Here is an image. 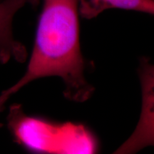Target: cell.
Returning <instances> with one entry per match:
<instances>
[{
  "instance_id": "1",
  "label": "cell",
  "mask_w": 154,
  "mask_h": 154,
  "mask_svg": "<svg viewBox=\"0 0 154 154\" xmlns=\"http://www.w3.org/2000/svg\"><path fill=\"white\" fill-rule=\"evenodd\" d=\"M78 0H43L33 50L24 76L2 91L0 103L34 80L62 79L67 99L83 102L94 88L84 75L85 61L80 47Z\"/></svg>"
},
{
  "instance_id": "2",
  "label": "cell",
  "mask_w": 154,
  "mask_h": 154,
  "mask_svg": "<svg viewBox=\"0 0 154 154\" xmlns=\"http://www.w3.org/2000/svg\"><path fill=\"white\" fill-rule=\"evenodd\" d=\"M14 142L26 151L41 153H95L99 142L83 124L57 123L29 116L20 104H13L7 116Z\"/></svg>"
},
{
  "instance_id": "3",
  "label": "cell",
  "mask_w": 154,
  "mask_h": 154,
  "mask_svg": "<svg viewBox=\"0 0 154 154\" xmlns=\"http://www.w3.org/2000/svg\"><path fill=\"white\" fill-rule=\"evenodd\" d=\"M153 66L147 59L140 63L142 109L136 130L116 153H134L153 144Z\"/></svg>"
},
{
  "instance_id": "4",
  "label": "cell",
  "mask_w": 154,
  "mask_h": 154,
  "mask_svg": "<svg viewBox=\"0 0 154 154\" xmlns=\"http://www.w3.org/2000/svg\"><path fill=\"white\" fill-rule=\"evenodd\" d=\"M26 4L36 6L35 0H2L0 2V61L11 59L24 62L27 57L26 48L13 34V20L19 10Z\"/></svg>"
},
{
  "instance_id": "5",
  "label": "cell",
  "mask_w": 154,
  "mask_h": 154,
  "mask_svg": "<svg viewBox=\"0 0 154 154\" xmlns=\"http://www.w3.org/2000/svg\"><path fill=\"white\" fill-rule=\"evenodd\" d=\"M79 14L86 19L95 18L111 9L131 10L153 14V0H78Z\"/></svg>"
},
{
  "instance_id": "6",
  "label": "cell",
  "mask_w": 154,
  "mask_h": 154,
  "mask_svg": "<svg viewBox=\"0 0 154 154\" xmlns=\"http://www.w3.org/2000/svg\"><path fill=\"white\" fill-rule=\"evenodd\" d=\"M4 109H5V106H2L0 105V113H1L2 111L4 110ZM2 126H3V124H0V128H1V127H2Z\"/></svg>"
}]
</instances>
